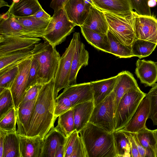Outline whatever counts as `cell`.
I'll list each match as a JSON object with an SVG mask.
<instances>
[{"label":"cell","mask_w":157,"mask_h":157,"mask_svg":"<svg viewBox=\"0 0 157 157\" xmlns=\"http://www.w3.org/2000/svg\"><path fill=\"white\" fill-rule=\"evenodd\" d=\"M54 78L43 85L36 100L26 136H38L43 139L54 127L56 99Z\"/></svg>","instance_id":"obj_1"},{"label":"cell","mask_w":157,"mask_h":157,"mask_svg":"<svg viewBox=\"0 0 157 157\" xmlns=\"http://www.w3.org/2000/svg\"><path fill=\"white\" fill-rule=\"evenodd\" d=\"M79 133L88 157H117L113 133L90 122Z\"/></svg>","instance_id":"obj_2"},{"label":"cell","mask_w":157,"mask_h":157,"mask_svg":"<svg viewBox=\"0 0 157 157\" xmlns=\"http://www.w3.org/2000/svg\"><path fill=\"white\" fill-rule=\"evenodd\" d=\"M31 54L38 63L37 84L43 85L54 78L61 57L56 47L46 40L40 42L34 46Z\"/></svg>","instance_id":"obj_3"},{"label":"cell","mask_w":157,"mask_h":157,"mask_svg":"<svg viewBox=\"0 0 157 157\" xmlns=\"http://www.w3.org/2000/svg\"><path fill=\"white\" fill-rule=\"evenodd\" d=\"M146 94L140 88H135L129 90L124 95L114 114V131L120 130L127 125Z\"/></svg>","instance_id":"obj_4"},{"label":"cell","mask_w":157,"mask_h":157,"mask_svg":"<svg viewBox=\"0 0 157 157\" xmlns=\"http://www.w3.org/2000/svg\"><path fill=\"white\" fill-rule=\"evenodd\" d=\"M75 26L69 20L63 8L54 12L42 38L56 47L66 40Z\"/></svg>","instance_id":"obj_5"},{"label":"cell","mask_w":157,"mask_h":157,"mask_svg":"<svg viewBox=\"0 0 157 157\" xmlns=\"http://www.w3.org/2000/svg\"><path fill=\"white\" fill-rule=\"evenodd\" d=\"M133 11L125 16L104 12L109 30L121 43L130 47L136 39Z\"/></svg>","instance_id":"obj_6"},{"label":"cell","mask_w":157,"mask_h":157,"mask_svg":"<svg viewBox=\"0 0 157 157\" xmlns=\"http://www.w3.org/2000/svg\"><path fill=\"white\" fill-rule=\"evenodd\" d=\"M115 94L113 91L102 101L94 106L89 122L107 131H114V117Z\"/></svg>","instance_id":"obj_7"},{"label":"cell","mask_w":157,"mask_h":157,"mask_svg":"<svg viewBox=\"0 0 157 157\" xmlns=\"http://www.w3.org/2000/svg\"><path fill=\"white\" fill-rule=\"evenodd\" d=\"M75 46V39L73 34L70 43L60 57L54 78V94L55 99L59 92L69 85L72 59Z\"/></svg>","instance_id":"obj_8"},{"label":"cell","mask_w":157,"mask_h":157,"mask_svg":"<svg viewBox=\"0 0 157 157\" xmlns=\"http://www.w3.org/2000/svg\"><path fill=\"white\" fill-rule=\"evenodd\" d=\"M133 13L136 39L148 41L157 45V18L152 15H139L135 11Z\"/></svg>","instance_id":"obj_9"},{"label":"cell","mask_w":157,"mask_h":157,"mask_svg":"<svg viewBox=\"0 0 157 157\" xmlns=\"http://www.w3.org/2000/svg\"><path fill=\"white\" fill-rule=\"evenodd\" d=\"M32 58L31 54L18 64V73L10 89L16 109L22 101L26 92L29 73Z\"/></svg>","instance_id":"obj_10"},{"label":"cell","mask_w":157,"mask_h":157,"mask_svg":"<svg viewBox=\"0 0 157 157\" xmlns=\"http://www.w3.org/2000/svg\"><path fill=\"white\" fill-rule=\"evenodd\" d=\"M41 40L38 37L0 35V56L17 51L33 48Z\"/></svg>","instance_id":"obj_11"},{"label":"cell","mask_w":157,"mask_h":157,"mask_svg":"<svg viewBox=\"0 0 157 157\" xmlns=\"http://www.w3.org/2000/svg\"><path fill=\"white\" fill-rule=\"evenodd\" d=\"M73 34L75 39V46L72 59L71 70L69 79V85L76 84L78 72L83 67L88 64L89 54L85 45L81 40L80 33L75 32Z\"/></svg>","instance_id":"obj_12"},{"label":"cell","mask_w":157,"mask_h":157,"mask_svg":"<svg viewBox=\"0 0 157 157\" xmlns=\"http://www.w3.org/2000/svg\"><path fill=\"white\" fill-rule=\"evenodd\" d=\"M59 96L68 98L73 107L79 104L93 100L90 82L70 85L64 88Z\"/></svg>","instance_id":"obj_13"},{"label":"cell","mask_w":157,"mask_h":157,"mask_svg":"<svg viewBox=\"0 0 157 157\" xmlns=\"http://www.w3.org/2000/svg\"><path fill=\"white\" fill-rule=\"evenodd\" d=\"M91 6L85 0H69L63 8L69 20L80 27L84 24Z\"/></svg>","instance_id":"obj_14"},{"label":"cell","mask_w":157,"mask_h":157,"mask_svg":"<svg viewBox=\"0 0 157 157\" xmlns=\"http://www.w3.org/2000/svg\"><path fill=\"white\" fill-rule=\"evenodd\" d=\"M149 112V100L145 97L140 103L135 114L127 125L120 130L132 133H137L146 127V123L148 119Z\"/></svg>","instance_id":"obj_15"},{"label":"cell","mask_w":157,"mask_h":157,"mask_svg":"<svg viewBox=\"0 0 157 157\" xmlns=\"http://www.w3.org/2000/svg\"><path fill=\"white\" fill-rule=\"evenodd\" d=\"M94 6L103 12L125 16L133 11L130 0H92Z\"/></svg>","instance_id":"obj_16"},{"label":"cell","mask_w":157,"mask_h":157,"mask_svg":"<svg viewBox=\"0 0 157 157\" xmlns=\"http://www.w3.org/2000/svg\"><path fill=\"white\" fill-rule=\"evenodd\" d=\"M135 73L145 87L151 86L157 82V62L138 59Z\"/></svg>","instance_id":"obj_17"},{"label":"cell","mask_w":157,"mask_h":157,"mask_svg":"<svg viewBox=\"0 0 157 157\" xmlns=\"http://www.w3.org/2000/svg\"><path fill=\"white\" fill-rule=\"evenodd\" d=\"M0 35L39 38L26 30L7 12L0 17Z\"/></svg>","instance_id":"obj_18"},{"label":"cell","mask_w":157,"mask_h":157,"mask_svg":"<svg viewBox=\"0 0 157 157\" xmlns=\"http://www.w3.org/2000/svg\"><path fill=\"white\" fill-rule=\"evenodd\" d=\"M117 75V80L113 90L115 94L114 114L124 95L131 89L140 88L133 75L129 71H123Z\"/></svg>","instance_id":"obj_19"},{"label":"cell","mask_w":157,"mask_h":157,"mask_svg":"<svg viewBox=\"0 0 157 157\" xmlns=\"http://www.w3.org/2000/svg\"><path fill=\"white\" fill-rule=\"evenodd\" d=\"M66 137L57 126L52 128L43 139L41 157H55L57 148L64 144Z\"/></svg>","instance_id":"obj_20"},{"label":"cell","mask_w":157,"mask_h":157,"mask_svg":"<svg viewBox=\"0 0 157 157\" xmlns=\"http://www.w3.org/2000/svg\"><path fill=\"white\" fill-rule=\"evenodd\" d=\"M64 149V157H88L82 138L76 130L66 136Z\"/></svg>","instance_id":"obj_21"},{"label":"cell","mask_w":157,"mask_h":157,"mask_svg":"<svg viewBox=\"0 0 157 157\" xmlns=\"http://www.w3.org/2000/svg\"><path fill=\"white\" fill-rule=\"evenodd\" d=\"M42 8L38 0H17L7 12L15 17H24L33 15Z\"/></svg>","instance_id":"obj_22"},{"label":"cell","mask_w":157,"mask_h":157,"mask_svg":"<svg viewBox=\"0 0 157 157\" xmlns=\"http://www.w3.org/2000/svg\"><path fill=\"white\" fill-rule=\"evenodd\" d=\"M18 135L21 157H41L43 139L38 136Z\"/></svg>","instance_id":"obj_23"},{"label":"cell","mask_w":157,"mask_h":157,"mask_svg":"<svg viewBox=\"0 0 157 157\" xmlns=\"http://www.w3.org/2000/svg\"><path fill=\"white\" fill-rule=\"evenodd\" d=\"M94 107L93 100L77 104L72 108L74 120V130L79 132L88 123Z\"/></svg>","instance_id":"obj_24"},{"label":"cell","mask_w":157,"mask_h":157,"mask_svg":"<svg viewBox=\"0 0 157 157\" xmlns=\"http://www.w3.org/2000/svg\"><path fill=\"white\" fill-rule=\"evenodd\" d=\"M117 76L90 82L94 106L102 101L113 90Z\"/></svg>","instance_id":"obj_25"},{"label":"cell","mask_w":157,"mask_h":157,"mask_svg":"<svg viewBox=\"0 0 157 157\" xmlns=\"http://www.w3.org/2000/svg\"><path fill=\"white\" fill-rule=\"evenodd\" d=\"M37 97L31 101L21 103L16 109L17 126L16 132L19 135L26 136L29 121Z\"/></svg>","instance_id":"obj_26"},{"label":"cell","mask_w":157,"mask_h":157,"mask_svg":"<svg viewBox=\"0 0 157 157\" xmlns=\"http://www.w3.org/2000/svg\"><path fill=\"white\" fill-rule=\"evenodd\" d=\"M82 26L105 34H107L109 30L104 12L93 6L90 7L89 14Z\"/></svg>","instance_id":"obj_27"},{"label":"cell","mask_w":157,"mask_h":157,"mask_svg":"<svg viewBox=\"0 0 157 157\" xmlns=\"http://www.w3.org/2000/svg\"><path fill=\"white\" fill-rule=\"evenodd\" d=\"M81 32L86 41L95 48L110 53V45L107 34L99 33L83 26Z\"/></svg>","instance_id":"obj_28"},{"label":"cell","mask_w":157,"mask_h":157,"mask_svg":"<svg viewBox=\"0 0 157 157\" xmlns=\"http://www.w3.org/2000/svg\"><path fill=\"white\" fill-rule=\"evenodd\" d=\"M15 18L26 30L40 38H42L50 21L43 20L33 16Z\"/></svg>","instance_id":"obj_29"},{"label":"cell","mask_w":157,"mask_h":157,"mask_svg":"<svg viewBox=\"0 0 157 157\" xmlns=\"http://www.w3.org/2000/svg\"><path fill=\"white\" fill-rule=\"evenodd\" d=\"M33 48L17 51L0 56V73L18 64L30 56Z\"/></svg>","instance_id":"obj_30"},{"label":"cell","mask_w":157,"mask_h":157,"mask_svg":"<svg viewBox=\"0 0 157 157\" xmlns=\"http://www.w3.org/2000/svg\"><path fill=\"white\" fill-rule=\"evenodd\" d=\"M3 157H21L20 139L17 132L6 133L5 135Z\"/></svg>","instance_id":"obj_31"},{"label":"cell","mask_w":157,"mask_h":157,"mask_svg":"<svg viewBox=\"0 0 157 157\" xmlns=\"http://www.w3.org/2000/svg\"><path fill=\"white\" fill-rule=\"evenodd\" d=\"M117 157H132L129 140L121 131L113 132Z\"/></svg>","instance_id":"obj_32"},{"label":"cell","mask_w":157,"mask_h":157,"mask_svg":"<svg viewBox=\"0 0 157 157\" xmlns=\"http://www.w3.org/2000/svg\"><path fill=\"white\" fill-rule=\"evenodd\" d=\"M107 34L110 45L109 53L119 58H127L134 56L131 47L121 43L109 30Z\"/></svg>","instance_id":"obj_33"},{"label":"cell","mask_w":157,"mask_h":157,"mask_svg":"<svg viewBox=\"0 0 157 157\" xmlns=\"http://www.w3.org/2000/svg\"><path fill=\"white\" fill-rule=\"evenodd\" d=\"M157 46L156 44L148 41L136 39L132 44L131 49L134 56L140 59L150 55Z\"/></svg>","instance_id":"obj_34"},{"label":"cell","mask_w":157,"mask_h":157,"mask_svg":"<svg viewBox=\"0 0 157 157\" xmlns=\"http://www.w3.org/2000/svg\"><path fill=\"white\" fill-rule=\"evenodd\" d=\"M136 134L141 145L152 152L154 157H157V146L152 130L146 127Z\"/></svg>","instance_id":"obj_35"},{"label":"cell","mask_w":157,"mask_h":157,"mask_svg":"<svg viewBox=\"0 0 157 157\" xmlns=\"http://www.w3.org/2000/svg\"><path fill=\"white\" fill-rule=\"evenodd\" d=\"M57 126L66 137L74 130V120L72 108L58 117Z\"/></svg>","instance_id":"obj_36"},{"label":"cell","mask_w":157,"mask_h":157,"mask_svg":"<svg viewBox=\"0 0 157 157\" xmlns=\"http://www.w3.org/2000/svg\"><path fill=\"white\" fill-rule=\"evenodd\" d=\"M18 72L17 64L0 73V92L5 89H10Z\"/></svg>","instance_id":"obj_37"},{"label":"cell","mask_w":157,"mask_h":157,"mask_svg":"<svg viewBox=\"0 0 157 157\" xmlns=\"http://www.w3.org/2000/svg\"><path fill=\"white\" fill-rule=\"evenodd\" d=\"M16 110L12 108L3 117L0 119V129L6 133L16 132Z\"/></svg>","instance_id":"obj_38"},{"label":"cell","mask_w":157,"mask_h":157,"mask_svg":"<svg viewBox=\"0 0 157 157\" xmlns=\"http://www.w3.org/2000/svg\"><path fill=\"white\" fill-rule=\"evenodd\" d=\"M14 107L13 100L10 89H5L0 92V119Z\"/></svg>","instance_id":"obj_39"},{"label":"cell","mask_w":157,"mask_h":157,"mask_svg":"<svg viewBox=\"0 0 157 157\" xmlns=\"http://www.w3.org/2000/svg\"><path fill=\"white\" fill-rule=\"evenodd\" d=\"M149 101L150 112L148 118L150 119L154 125H157V83L152 86L146 94Z\"/></svg>","instance_id":"obj_40"},{"label":"cell","mask_w":157,"mask_h":157,"mask_svg":"<svg viewBox=\"0 0 157 157\" xmlns=\"http://www.w3.org/2000/svg\"><path fill=\"white\" fill-rule=\"evenodd\" d=\"M73 108L72 103L67 97L58 96L56 99L55 117L56 119L60 115Z\"/></svg>","instance_id":"obj_41"},{"label":"cell","mask_w":157,"mask_h":157,"mask_svg":"<svg viewBox=\"0 0 157 157\" xmlns=\"http://www.w3.org/2000/svg\"><path fill=\"white\" fill-rule=\"evenodd\" d=\"M150 0H130L133 10L139 15L152 16L150 7L149 5Z\"/></svg>","instance_id":"obj_42"},{"label":"cell","mask_w":157,"mask_h":157,"mask_svg":"<svg viewBox=\"0 0 157 157\" xmlns=\"http://www.w3.org/2000/svg\"><path fill=\"white\" fill-rule=\"evenodd\" d=\"M38 72L37 62L32 57L31 64L29 73L26 91L30 88L37 84Z\"/></svg>","instance_id":"obj_43"},{"label":"cell","mask_w":157,"mask_h":157,"mask_svg":"<svg viewBox=\"0 0 157 157\" xmlns=\"http://www.w3.org/2000/svg\"><path fill=\"white\" fill-rule=\"evenodd\" d=\"M42 86V85L37 84L27 90L26 91L21 103H25L27 101H31L37 98L39 92Z\"/></svg>","instance_id":"obj_44"},{"label":"cell","mask_w":157,"mask_h":157,"mask_svg":"<svg viewBox=\"0 0 157 157\" xmlns=\"http://www.w3.org/2000/svg\"><path fill=\"white\" fill-rule=\"evenodd\" d=\"M136 142L140 157H154L153 154L151 151L144 148L139 142L136 133H132Z\"/></svg>","instance_id":"obj_45"},{"label":"cell","mask_w":157,"mask_h":157,"mask_svg":"<svg viewBox=\"0 0 157 157\" xmlns=\"http://www.w3.org/2000/svg\"><path fill=\"white\" fill-rule=\"evenodd\" d=\"M122 131L124 132L129 140L132 157H140L132 133L128 132Z\"/></svg>","instance_id":"obj_46"},{"label":"cell","mask_w":157,"mask_h":157,"mask_svg":"<svg viewBox=\"0 0 157 157\" xmlns=\"http://www.w3.org/2000/svg\"><path fill=\"white\" fill-rule=\"evenodd\" d=\"M69 0H52L50 6L54 10V12L63 8Z\"/></svg>","instance_id":"obj_47"},{"label":"cell","mask_w":157,"mask_h":157,"mask_svg":"<svg viewBox=\"0 0 157 157\" xmlns=\"http://www.w3.org/2000/svg\"><path fill=\"white\" fill-rule=\"evenodd\" d=\"M34 17L45 21H50L52 17L43 9L35 13L33 15Z\"/></svg>","instance_id":"obj_48"},{"label":"cell","mask_w":157,"mask_h":157,"mask_svg":"<svg viewBox=\"0 0 157 157\" xmlns=\"http://www.w3.org/2000/svg\"><path fill=\"white\" fill-rule=\"evenodd\" d=\"M6 133L0 129V157H3L4 149V139Z\"/></svg>","instance_id":"obj_49"},{"label":"cell","mask_w":157,"mask_h":157,"mask_svg":"<svg viewBox=\"0 0 157 157\" xmlns=\"http://www.w3.org/2000/svg\"><path fill=\"white\" fill-rule=\"evenodd\" d=\"M64 145H61L58 147L55 152V157H64Z\"/></svg>","instance_id":"obj_50"},{"label":"cell","mask_w":157,"mask_h":157,"mask_svg":"<svg viewBox=\"0 0 157 157\" xmlns=\"http://www.w3.org/2000/svg\"><path fill=\"white\" fill-rule=\"evenodd\" d=\"M10 6L11 5H9L8 3L4 0H0V8L4 6H8L10 8Z\"/></svg>","instance_id":"obj_51"},{"label":"cell","mask_w":157,"mask_h":157,"mask_svg":"<svg viewBox=\"0 0 157 157\" xmlns=\"http://www.w3.org/2000/svg\"><path fill=\"white\" fill-rule=\"evenodd\" d=\"M155 136L157 146V129L152 130Z\"/></svg>","instance_id":"obj_52"},{"label":"cell","mask_w":157,"mask_h":157,"mask_svg":"<svg viewBox=\"0 0 157 157\" xmlns=\"http://www.w3.org/2000/svg\"><path fill=\"white\" fill-rule=\"evenodd\" d=\"M86 2L89 4L91 5V6H94V5L92 1V0H85Z\"/></svg>","instance_id":"obj_53"},{"label":"cell","mask_w":157,"mask_h":157,"mask_svg":"<svg viewBox=\"0 0 157 157\" xmlns=\"http://www.w3.org/2000/svg\"><path fill=\"white\" fill-rule=\"evenodd\" d=\"M156 2H157V0H155Z\"/></svg>","instance_id":"obj_54"}]
</instances>
